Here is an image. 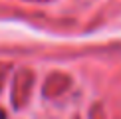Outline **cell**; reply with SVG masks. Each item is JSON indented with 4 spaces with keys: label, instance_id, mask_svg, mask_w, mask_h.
Returning <instances> with one entry per match:
<instances>
[{
    "label": "cell",
    "instance_id": "cell-1",
    "mask_svg": "<svg viewBox=\"0 0 121 119\" xmlns=\"http://www.w3.org/2000/svg\"><path fill=\"white\" fill-rule=\"evenodd\" d=\"M0 119H4V113H2V111H0Z\"/></svg>",
    "mask_w": 121,
    "mask_h": 119
}]
</instances>
